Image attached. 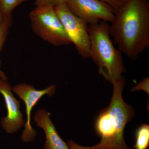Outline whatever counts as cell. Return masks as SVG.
<instances>
[{
	"instance_id": "2",
	"label": "cell",
	"mask_w": 149,
	"mask_h": 149,
	"mask_svg": "<svg viewBox=\"0 0 149 149\" xmlns=\"http://www.w3.org/2000/svg\"><path fill=\"white\" fill-rule=\"evenodd\" d=\"M125 84L123 77L112 84L113 93L109 105L101 110L95 121V131L100 141L91 146V149H130L125 141L124 130L135 112L123 98Z\"/></svg>"
},
{
	"instance_id": "6",
	"label": "cell",
	"mask_w": 149,
	"mask_h": 149,
	"mask_svg": "<svg viewBox=\"0 0 149 149\" xmlns=\"http://www.w3.org/2000/svg\"><path fill=\"white\" fill-rule=\"evenodd\" d=\"M56 86L52 85L42 90L35 89L33 85L22 83L15 85L12 91L24 102L25 107L26 121L24 129L21 136V141L24 143L32 142L35 140L37 132L31 125V112L33 107L45 95L53 96L56 92Z\"/></svg>"
},
{
	"instance_id": "5",
	"label": "cell",
	"mask_w": 149,
	"mask_h": 149,
	"mask_svg": "<svg viewBox=\"0 0 149 149\" xmlns=\"http://www.w3.org/2000/svg\"><path fill=\"white\" fill-rule=\"evenodd\" d=\"M71 43L84 59L90 58V42L88 24L70 11L66 3L55 7Z\"/></svg>"
},
{
	"instance_id": "15",
	"label": "cell",
	"mask_w": 149,
	"mask_h": 149,
	"mask_svg": "<svg viewBox=\"0 0 149 149\" xmlns=\"http://www.w3.org/2000/svg\"><path fill=\"white\" fill-rule=\"evenodd\" d=\"M106 3L112 7L116 11L118 10L123 5L126 0H100Z\"/></svg>"
},
{
	"instance_id": "7",
	"label": "cell",
	"mask_w": 149,
	"mask_h": 149,
	"mask_svg": "<svg viewBox=\"0 0 149 149\" xmlns=\"http://www.w3.org/2000/svg\"><path fill=\"white\" fill-rule=\"evenodd\" d=\"M66 4L73 14L88 24L100 21L111 23L115 18V10L100 0H66Z\"/></svg>"
},
{
	"instance_id": "12",
	"label": "cell",
	"mask_w": 149,
	"mask_h": 149,
	"mask_svg": "<svg viewBox=\"0 0 149 149\" xmlns=\"http://www.w3.org/2000/svg\"><path fill=\"white\" fill-rule=\"evenodd\" d=\"M28 0H0V11L3 18L12 15L16 7Z\"/></svg>"
},
{
	"instance_id": "4",
	"label": "cell",
	"mask_w": 149,
	"mask_h": 149,
	"mask_svg": "<svg viewBox=\"0 0 149 149\" xmlns=\"http://www.w3.org/2000/svg\"><path fill=\"white\" fill-rule=\"evenodd\" d=\"M29 16L33 32L44 41L56 47L71 44L54 7L36 6Z\"/></svg>"
},
{
	"instance_id": "13",
	"label": "cell",
	"mask_w": 149,
	"mask_h": 149,
	"mask_svg": "<svg viewBox=\"0 0 149 149\" xmlns=\"http://www.w3.org/2000/svg\"><path fill=\"white\" fill-rule=\"evenodd\" d=\"M149 78L145 77L139 84L132 88V91H143L149 95Z\"/></svg>"
},
{
	"instance_id": "10",
	"label": "cell",
	"mask_w": 149,
	"mask_h": 149,
	"mask_svg": "<svg viewBox=\"0 0 149 149\" xmlns=\"http://www.w3.org/2000/svg\"><path fill=\"white\" fill-rule=\"evenodd\" d=\"M135 149H148L149 147V125L143 124L137 128L135 132Z\"/></svg>"
},
{
	"instance_id": "11",
	"label": "cell",
	"mask_w": 149,
	"mask_h": 149,
	"mask_svg": "<svg viewBox=\"0 0 149 149\" xmlns=\"http://www.w3.org/2000/svg\"><path fill=\"white\" fill-rule=\"evenodd\" d=\"M12 17L11 16L4 17L0 22V51L2 49L4 45L7 38L12 24ZM0 78L3 80H7L8 78L5 72L2 70L1 61L0 60Z\"/></svg>"
},
{
	"instance_id": "16",
	"label": "cell",
	"mask_w": 149,
	"mask_h": 149,
	"mask_svg": "<svg viewBox=\"0 0 149 149\" xmlns=\"http://www.w3.org/2000/svg\"><path fill=\"white\" fill-rule=\"evenodd\" d=\"M68 144L70 149H91V147H86L80 146L72 140L68 141Z\"/></svg>"
},
{
	"instance_id": "17",
	"label": "cell",
	"mask_w": 149,
	"mask_h": 149,
	"mask_svg": "<svg viewBox=\"0 0 149 149\" xmlns=\"http://www.w3.org/2000/svg\"><path fill=\"white\" fill-rule=\"evenodd\" d=\"M3 19V18L1 13V11H0V22L2 21Z\"/></svg>"
},
{
	"instance_id": "9",
	"label": "cell",
	"mask_w": 149,
	"mask_h": 149,
	"mask_svg": "<svg viewBox=\"0 0 149 149\" xmlns=\"http://www.w3.org/2000/svg\"><path fill=\"white\" fill-rule=\"evenodd\" d=\"M50 113L46 110L39 109L34 115V120L45 134V149H70L68 143L59 135L50 118Z\"/></svg>"
},
{
	"instance_id": "1",
	"label": "cell",
	"mask_w": 149,
	"mask_h": 149,
	"mask_svg": "<svg viewBox=\"0 0 149 149\" xmlns=\"http://www.w3.org/2000/svg\"><path fill=\"white\" fill-rule=\"evenodd\" d=\"M109 26L113 43L122 53L136 59L149 47V2L126 0Z\"/></svg>"
},
{
	"instance_id": "3",
	"label": "cell",
	"mask_w": 149,
	"mask_h": 149,
	"mask_svg": "<svg viewBox=\"0 0 149 149\" xmlns=\"http://www.w3.org/2000/svg\"><path fill=\"white\" fill-rule=\"evenodd\" d=\"M109 24L100 21L88 25L90 35V57L99 74L113 84L122 78L125 72L122 53L115 47L110 34Z\"/></svg>"
},
{
	"instance_id": "8",
	"label": "cell",
	"mask_w": 149,
	"mask_h": 149,
	"mask_svg": "<svg viewBox=\"0 0 149 149\" xmlns=\"http://www.w3.org/2000/svg\"><path fill=\"white\" fill-rule=\"evenodd\" d=\"M12 91L7 80L0 78V93L4 100L7 111L6 116L1 119V125L6 133L10 134L18 131L25 122L20 111L21 102L17 100Z\"/></svg>"
},
{
	"instance_id": "14",
	"label": "cell",
	"mask_w": 149,
	"mask_h": 149,
	"mask_svg": "<svg viewBox=\"0 0 149 149\" xmlns=\"http://www.w3.org/2000/svg\"><path fill=\"white\" fill-rule=\"evenodd\" d=\"M66 3V0H36L35 5L36 6L40 5H47L55 7Z\"/></svg>"
}]
</instances>
